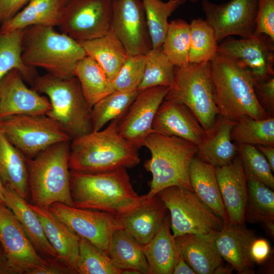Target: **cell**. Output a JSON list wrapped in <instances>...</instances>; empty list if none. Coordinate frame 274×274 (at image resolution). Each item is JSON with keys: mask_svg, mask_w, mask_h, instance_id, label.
I'll return each instance as SVG.
<instances>
[{"mask_svg": "<svg viewBox=\"0 0 274 274\" xmlns=\"http://www.w3.org/2000/svg\"><path fill=\"white\" fill-rule=\"evenodd\" d=\"M118 121H112L105 128L71 141L70 170L99 173L131 168L139 163V148L120 134Z\"/></svg>", "mask_w": 274, "mask_h": 274, "instance_id": "cell-1", "label": "cell"}, {"mask_svg": "<svg viewBox=\"0 0 274 274\" xmlns=\"http://www.w3.org/2000/svg\"><path fill=\"white\" fill-rule=\"evenodd\" d=\"M126 169L93 174L70 170V192L74 206L116 216L133 210L143 198L133 189Z\"/></svg>", "mask_w": 274, "mask_h": 274, "instance_id": "cell-2", "label": "cell"}, {"mask_svg": "<svg viewBox=\"0 0 274 274\" xmlns=\"http://www.w3.org/2000/svg\"><path fill=\"white\" fill-rule=\"evenodd\" d=\"M215 98L219 115L234 122L244 116L269 117L254 90V79L247 70L217 53L210 62Z\"/></svg>", "mask_w": 274, "mask_h": 274, "instance_id": "cell-3", "label": "cell"}, {"mask_svg": "<svg viewBox=\"0 0 274 274\" xmlns=\"http://www.w3.org/2000/svg\"><path fill=\"white\" fill-rule=\"evenodd\" d=\"M143 146L151 153L145 162L146 170L151 173L149 191L143 195L150 199L162 190L176 186L192 190L189 168L197 152L196 145L181 138L152 131L145 140Z\"/></svg>", "mask_w": 274, "mask_h": 274, "instance_id": "cell-4", "label": "cell"}, {"mask_svg": "<svg viewBox=\"0 0 274 274\" xmlns=\"http://www.w3.org/2000/svg\"><path fill=\"white\" fill-rule=\"evenodd\" d=\"M86 55L81 44L54 27L33 25L24 29L22 59L30 67H42L57 76H74L77 62Z\"/></svg>", "mask_w": 274, "mask_h": 274, "instance_id": "cell-5", "label": "cell"}, {"mask_svg": "<svg viewBox=\"0 0 274 274\" xmlns=\"http://www.w3.org/2000/svg\"><path fill=\"white\" fill-rule=\"evenodd\" d=\"M70 142L54 144L26 157L31 204L49 209L55 202L74 206L70 192Z\"/></svg>", "mask_w": 274, "mask_h": 274, "instance_id": "cell-6", "label": "cell"}, {"mask_svg": "<svg viewBox=\"0 0 274 274\" xmlns=\"http://www.w3.org/2000/svg\"><path fill=\"white\" fill-rule=\"evenodd\" d=\"M32 84L46 95L51 109L46 114L58 122L72 140L93 131L92 107L85 98L77 77L51 74L37 76Z\"/></svg>", "mask_w": 274, "mask_h": 274, "instance_id": "cell-7", "label": "cell"}, {"mask_svg": "<svg viewBox=\"0 0 274 274\" xmlns=\"http://www.w3.org/2000/svg\"><path fill=\"white\" fill-rule=\"evenodd\" d=\"M165 98L183 103L195 116L204 130L210 129L219 115L210 62H188L175 66L174 84Z\"/></svg>", "mask_w": 274, "mask_h": 274, "instance_id": "cell-8", "label": "cell"}, {"mask_svg": "<svg viewBox=\"0 0 274 274\" xmlns=\"http://www.w3.org/2000/svg\"><path fill=\"white\" fill-rule=\"evenodd\" d=\"M167 208L173 236L212 235L225 224L192 190L173 186L157 193Z\"/></svg>", "mask_w": 274, "mask_h": 274, "instance_id": "cell-9", "label": "cell"}, {"mask_svg": "<svg viewBox=\"0 0 274 274\" xmlns=\"http://www.w3.org/2000/svg\"><path fill=\"white\" fill-rule=\"evenodd\" d=\"M0 130L25 157L32 158L50 146L71 138L46 115H17L0 119Z\"/></svg>", "mask_w": 274, "mask_h": 274, "instance_id": "cell-10", "label": "cell"}, {"mask_svg": "<svg viewBox=\"0 0 274 274\" xmlns=\"http://www.w3.org/2000/svg\"><path fill=\"white\" fill-rule=\"evenodd\" d=\"M112 0H66L58 26L78 42L100 37L111 28Z\"/></svg>", "mask_w": 274, "mask_h": 274, "instance_id": "cell-11", "label": "cell"}, {"mask_svg": "<svg viewBox=\"0 0 274 274\" xmlns=\"http://www.w3.org/2000/svg\"><path fill=\"white\" fill-rule=\"evenodd\" d=\"M0 243L13 274H35L47 263L13 212L1 202Z\"/></svg>", "mask_w": 274, "mask_h": 274, "instance_id": "cell-12", "label": "cell"}, {"mask_svg": "<svg viewBox=\"0 0 274 274\" xmlns=\"http://www.w3.org/2000/svg\"><path fill=\"white\" fill-rule=\"evenodd\" d=\"M48 209L79 236L107 252L113 232L122 229L117 216L111 213L61 202H55Z\"/></svg>", "mask_w": 274, "mask_h": 274, "instance_id": "cell-13", "label": "cell"}, {"mask_svg": "<svg viewBox=\"0 0 274 274\" xmlns=\"http://www.w3.org/2000/svg\"><path fill=\"white\" fill-rule=\"evenodd\" d=\"M274 41L265 35L241 39L227 37L217 53L249 71L255 80L274 75Z\"/></svg>", "mask_w": 274, "mask_h": 274, "instance_id": "cell-14", "label": "cell"}, {"mask_svg": "<svg viewBox=\"0 0 274 274\" xmlns=\"http://www.w3.org/2000/svg\"><path fill=\"white\" fill-rule=\"evenodd\" d=\"M259 0H230L217 4L201 0L206 20L213 28L218 42L231 36L253 35Z\"/></svg>", "mask_w": 274, "mask_h": 274, "instance_id": "cell-15", "label": "cell"}, {"mask_svg": "<svg viewBox=\"0 0 274 274\" xmlns=\"http://www.w3.org/2000/svg\"><path fill=\"white\" fill-rule=\"evenodd\" d=\"M110 29L129 55H145L152 49L142 0H112Z\"/></svg>", "mask_w": 274, "mask_h": 274, "instance_id": "cell-16", "label": "cell"}, {"mask_svg": "<svg viewBox=\"0 0 274 274\" xmlns=\"http://www.w3.org/2000/svg\"><path fill=\"white\" fill-rule=\"evenodd\" d=\"M169 88L159 86L139 90L127 112L118 121L120 134L138 148L143 146L145 140L153 131L155 116Z\"/></svg>", "mask_w": 274, "mask_h": 274, "instance_id": "cell-17", "label": "cell"}, {"mask_svg": "<svg viewBox=\"0 0 274 274\" xmlns=\"http://www.w3.org/2000/svg\"><path fill=\"white\" fill-rule=\"evenodd\" d=\"M50 109L48 98L29 88L18 71H10L0 81V119L17 115H46Z\"/></svg>", "mask_w": 274, "mask_h": 274, "instance_id": "cell-18", "label": "cell"}, {"mask_svg": "<svg viewBox=\"0 0 274 274\" xmlns=\"http://www.w3.org/2000/svg\"><path fill=\"white\" fill-rule=\"evenodd\" d=\"M152 129L162 135L175 136L197 146L205 130L192 112L183 103L164 98L155 116Z\"/></svg>", "mask_w": 274, "mask_h": 274, "instance_id": "cell-19", "label": "cell"}, {"mask_svg": "<svg viewBox=\"0 0 274 274\" xmlns=\"http://www.w3.org/2000/svg\"><path fill=\"white\" fill-rule=\"evenodd\" d=\"M215 168L228 225L244 224L247 185L240 157H235L229 163Z\"/></svg>", "mask_w": 274, "mask_h": 274, "instance_id": "cell-20", "label": "cell"}, {"mask_svg": "<svg viewBox=\"0 0 274 274\" xmlns=\"http://www.w3.org/2000/svg\"><path fill=\"white\" fill-rule=\"evenodd\" d=\"M256 236L244 224L224 226L213 235L216 247L223 259L238 273H252L254 264L250 248Z\"/></svg>", "mask_w": 274, "mask_h": 274, "instance_id": "cell-21", "label": "cell"}, {"mask_svg": "<svg viewBox=\"0 0 274 274\" xmlns=\"http://www.w3.org/2000/svg\"><path fill=\"white\" fill-rule=\"evenodd\" d=\"M143 198L142 203L133 210L117 217L121 228L144 245L157 233L168 211L158 195Z\"/></svg>", "mask_w": 274, "mask_h": 274, "instance_id": "cell-22", "label": "cell"}, {"mask_svg": "<svg viewBox=\"0 0 274 274\" xmlns=\"http://www.w3.org/2000/svg\"><path fill=\"white\" fill-rule=\"evenodd\" d=\"M235 123L219 115L213 125L205 130L201 141L197 146L198 157L214 167L231 162L237 152V148L231 139Z\"/></svg>", "mask_w": 274, "mask_h": 274, "instance_id": "cell-23", "label": "cell"}, {"mask_svg": "<svg viewBox=\"0 0 274 274\" xmlns=\"http://www.w3.org/2000/svg\"><path fill=\"white\" fill-rule=\"evenodd\" d=\"M175 238L180 256L196 274H213L223 264L213 236L187 233Z\"/></svg>", "mask_w": 274, "mask_h": 274, "instance_id": "cell-24", "label": "cell"}, {"mask_svg": "<svg viewBox=\"0 0 274 274\" xmlns=\"http://www.w3.org/2000/svg\"><path fill=\"white\" fill-rule=\"evenodd\" d=\"M28 203L39 217L45 235L58 257L76 272L80 236L48 209Z\"/></svg>", "mask_w": 274, "mask_h": 274, "instance_id": "cell-25", "label": "cell"}, {"mask_svg": "<svg viewBox=\"0 0 274 274\" xmlns=\"http://www.w3.org/2000/svg\"><path fill=\"white\" fill-rule=\"evenodd\" d=\"M4 196L5 204L15 215L39 254L45 258H59L45 235L39 217L26 200L5 186Z\"/></svg>", "mask_w": 274, "mask_h": 274, "instance_id": "cell-26", "label": "cell"}, {"mask_svg": "<svg viewBox=\"0 0 274 274\" xmlns=\"http://www.w3.org/2000/svg\"><path fill=\"white\" fill-rule=\"evenodd\" d=\"M189 181L193 192L225 225L229 224L228 219L221 196L215 168L198 157L193 159L189 173Z\"/></svg>", "mask_w": 274, "mask_h": 274, "instance_id": "cell-27", "label": "cell"}, {"mask_svg": "<svg viewBox=\"0 0 274 274\" xmlns=\"http://www.w3.org/2000/svg\"><path fill=\"white\" fill-rule=\"evenodd\" d=\"M170 230L168 213L157 233L143 246L149 274H173L180 254Z\"/></svg>", "mask_w": 274, "mask_h": 274, "instance_id": "cell-28", "label": "cell"}, {"mask_svg": "<svg viewBox=\"0 0 274 274\" xmlns=\"http://www.w3.org/2000/svg\"><path fill=\"white\" fill-rule=\"evenodd\" d=\"M0 179L26 200L29 196L26 157L0 130Z\"/></svg>", "mask_w": 274, "mask_h": 274, "instance_id": "cell-29", "label": "cell"}, {"mask_svg": "<svg viewBox=\"0 0 274 274\" xmlns=\"http://www.w3.org/2000/svg\"><path fill=\"white\" fill-rule=\"evenodd\" d=\"M66 0H30L13 18L1 24V32H8L33 25L58 26Z\"/></svg>", "mask_w": 274, "mask_h": 274, "instance_id": "cell-30", "label": "cell"}, {"mask_svg": "<svg viewBox=\"0 0 274 274\" xmlns=\"http://www.w3.org/2000/svg\"><path fill=\"white\" fill-rule=\"evenodd\" d=\"M79 43L86 55L95 60L112 81L129 55L120 40L111 29L100 37Z\"/></svg>", "mask_w": 274, "mask_h": 274, "instance_id": "cell-31", "label": "cell"}, {"mask_svg": "<svg viewBox=\"0 0 274 274\" xmlns=\"http://www.w3.org/2000/svg\"><path fill=\"white\" fill-rule=\"evenodd\" d=\"M143 246L126 231L120 228L113 232L107 253L121 272L123 270H134L141 274H149Z\"/></svg>", "mask_w": 274, "mask_h": 274, "instance_id": "cell-32", "label": "cell"}, {"mask_svg": "<svg viewBox=\"0 0 274 274\" xmlns=\"http://www.w3.org/2000/svg\"><path fill=\"white\" fill-rule=\"evenodd\" d=\"M74 75L78 79L83 94L91 107L115 90L113 81L104 70L88 55L77 62Z\"/></svg>", "mask_w": 274, "mask_h": 274, "instance_id": "cell-33", "label": "cell"}, {"mask_svg": "<svg viewBox=\"0 0 274 274\" xmlns=\"http://www.w3.org/2000/svg\"><path fill=\"white\" fill-rule=\"evenodd\" d=\"M246 178L247 199L245 221L252 223H263L273 236L274 192L272 189L254 177L246 176Z\"/></svg>", "mask_w": 274, "mask_h": 274, "instance_id": "cell-34", "label": "cell"}, {"mask_svg": "<svg viewBox=\"0 0 274 274\" xmlns=\"http://www.w3.org/2000/svg\"><path fill=\"white\" fill-rule=\"evenodd\" d=\"M24 29L8 32L0 31V81L8 72L18 71L24 80L32 83L36 77L32 67L26 66L22 59V42Z\"/></svg>", "mask_w": 274, "mask_h": 274, "instance_id": "cell-35", "label": "cell"}, {"mask_svg": "<svg viewBox=\"0 0 274 274\" xmlns=\"http://www.w3.org/2000/svg\"><path fill=\"white\" fill-rule=\"evenodd\" d=\"M231 139L238 145L274 147V117L255 119L244 116L234 124Z\"/></svg>", "mask_w": 274, "mask_h": 274, "instance_id": "cell-36", "label": "cell"}, {"mask_svg": "<svg viewBox=\"0 0 274 274\" xmlns=\"http://www.w3.org/2000/svg\"><path fill=\"white\" fill-rule=\"evenodd\" d=\"M139 90L124 92L114 90L92 107L93 131L101 129L112 121L120 120L136 98Z\"/></svg>", "mask_w": 274, "mask_h": 274, "instance_id": "cell-37", "label": "cell"}, {"mask_svg": "<svg viewBox=\"0 0 274 274\" xmlns=\"http://www.w3.org/2000/svg\"><path fill=\"white\" fill-rule=\"evenodd\" d=\"M146 15L152 48L162 47L169 22L168 17L182 4L179 0H142Z\"/></svg>", "mask_w": 274, "mask_h": 274, "instance_id": "cell-38", "label": "cell"}, {"mask_svg": "<svg viewBox=\"0 0 274 274\" xmlns=\"http://www.w3.org/2000/svg\"><path fill=\"white\" fill-rule=\"evenodd\" d=\"M189 26V62H210L217 54L218 45L213 28L201 18L192 20Z\"/></svg>", "mask_w": 274, "mask_h": 274, "instance_id": "cell-39", "label": "cell"}, {"mask_svg": "<svg viewBox=\"0 0 274 274\" xmlns=\"http://www.w3.org/2000/svg\"><path fill=\"white\" fill-rule=\"evenodd\" d=\"M174 68L162 47L152 48L145 54L144 72L138 90L159 86L170 88L174 82Z\"/></svg>", "mask_w": 274, "mask_h": 274, "instance_id": "cell-40", "label": "cell"}, {"mask_svg": "<svg viewBox=\"0 0 274 274\" xmlns=\"http://www.w3.org/2000/svg\"><path fill=\"white\" fill-rule=\"evenodd\" d=\"M75 270L78 274H121L107 252L80 236Z\"/></svg>", "mask_w": 274, "mask_h": 274, "instance_id": "cell-41", "label": "cell"}, {"mask_svg": "<svg viewBox=\"0 0 274 274\" xmlns=\"http://www.w3.org/2000/svg\"><path fill=\"white\" fill-rule=\"evenodd\" d=\"M190 44L189 24L181 19L169 22L162 49L175 66L189 62Z\"/></svg>", "mask_w": 274, "mask_h": 274, "instance_id": "cell-42", "label": "cell"}, {"mask_svg": "<svg viewBox=\"0 0 274 274\" xmlns=\"http://www.w3.org/2000/svg\"><path fill=\"white\" fill-rule=\"evenodd\" d=\"M237 152L246 175L254 177L273 190V172L262 153L255 146L250 145H238Z\"/></svg>", "mask_w": 274, "mask_h": 274, "instance_id": "cell-43", "label": "cell"}, {"mask_svg": "<svg viewBox=\"0 0 274 274\" xmlns=\"http://www.w3.org/2000/svg\"><path fill=\"white\" fill-rule=\"evenodd\" d=\"M145 65V55H128L113 80L115 90L124 92L138 90Z\"/></svg>", "mask_w": 274, "mask_h": 274, "instance_id": "cell-44", "label": "cell"}, {"mask_svg": "<svg viewBox=\"0 0 274 274\" xmlns=\"http://www.w3.org/2000/svg\"><path fill=\"white\" fill-rule=\"evenodd\" d=\"M254 35H265L274 41V0H259Z\"/></svg>", "mask_w": 274, "mask_h": 274, "instance_id": "cell-45", "label": "cell"}, {"mask_svg": "<svg viewBox=\"0 0 274 274\" xmlns=\"http://www.w3.org/2000/svg\"><path fill=\"white\" fill-rule=\"evenodd\" d=\"M254 90L261 105L266 109L273 111L274 77L261 79H254Z\"/></svg>", "mask_w": 274, "mask_h": 274, "instance_id": "cell-46", "label": "cell"}, {"mask_svg": "<svg viewBox=\"0 0 274 274\" xmlns=\"http://www.w3.org/2000/svg\"><path fill=\"white\" fill-rule=\"evenodd\" d=\"M47 263L35 274H75L76 272L63 260L58 257L46 258Z\"/></svg>", "mask_w": 274, "mask_h": 274, "instance_id": "cell-47", "label": "cell"}, {"mask_svg": "<svg viewBox=\"0 0 274 274\" xmlns=\"http://www.w3.org/2000/svg\"><path fill=\"white\" fill-rule=\"evenodd\" d=\"M30 0H0L1 24L13 18Z\"/></svg>", "mask_w": 274, "mask_h": 274, "instance_id": "cell-48", "label": "cell"}, {"mask_svg": "<svg viewBox=\"0 0 274 274\" xmlns=\"http://www.w3.org/2000/svg\"><path fill=\"white\" fill-rule=\"evenodd\" d=\"M270 252V245L266 239L256 237L255 238L250 248L251 257L254 263H263L268 258Z\"/></svg>", "mask_w": 274, "mask_h": 274, "instance_id": "cell-49", "label": "cell"}, {"mask_svg": "<svg viewBox=\"0 0 274 274\" xmlns=\"http://www.w3.org/2000/svg\"><path fill=\"white\" fill-rule=\"evenodd\" d=\"M173 274H196V273L180 255L174 267Z\"/></svg>", "mask_w": 274, "mask_h": 274, "instance_id": "cell-50", "label": "cell"}, {"mask_svg": "<svg viewBox=\"0 0 274 274\" xmlns=\"http://www.w3.org/2000/svg\"><path fill=\"white\" fill-rule=\"evenodd\" d=\"M267 160L272 172H274V147L257 145L255 146Z\"/></svg>", "mask_w": 274, "mask_h": 274, "instance_id": "cell-51", "label": "cell"}, {"mask_svg": "<svg viewBox=\"0 0 274 274\" xmlns=\"http://www.w3.org/2000/svg\"><path fill=\"white\" fill-rule=\"evenodd\" d=\"M0 274H13L9 268L4 252L3 249L0 243Z\"/></svg>", "mask_w": 274, "mask_h": 274, "instance_id": "cell-52", "label": "cell"}, {"mask_svg": "<svg viewBox=\"0 0 274 274\" xmlns=\"http://www.w3.org/2000/svg\"><path fill=\"white\" fill-rule=\"evenodd\" d=\"M233 270V267L230 266H224L222 264L218 266L214 271V274H229L231 273Z\"/></svg>", "mask_w": 274, "mask_h": 274, "instance_id": "cell-53", "label": "cell"}, {"mask_svg": "<svg viewBox=\"0 0 274 274\" xmlns=\"http://www.w3.org/2000/svg\"><path fill=\"white\" fill-rule=\"evenodd\" d=\"M5 188V186L3 184L1 179H0V202L2 203H5V198L4 196V190Z\"/></svg>", "mask_w": 274, "mask_h": 274, "instance_id": "cell-54", "label": "cell"}, {"mask_svg": "<svg viewBox=\"0 0 274 274\" xmlns=\"http://www.w3.org/2000/svg\"><path fill=\"white\" fill-rule=\"evenodd\" d=\"M179 1L182 3V4H183L186 2H189L191 3H196L200 0H179Z\"/></svg>", "mask_w": 274, "mask_h": 274, "instance_id": "cell-55", "label": "cell"}]
</instances>
